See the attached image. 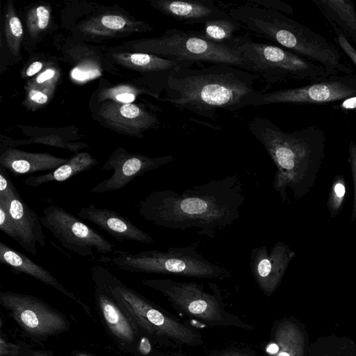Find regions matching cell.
<instances>
[{
    "instance_id": "ac0fdd59",
    "label": "cell",
    "mask_w": 356,
    "mask_h": 356,
    "mask_svg": "<svg viewBox=\"0 0 356 356\" xmlns=\"http://www.w3.org/2000/svg\"><path fill=\"white\" fill-rule=\"evenodd\" d=\"M0 263L6 265L17 274H26L58 290L77 302L88 314L91 315L90 307L72 292L65 289L49 270L1 241H0Z\"/></svg>"
},
{
    "instance_id": "ffe728a7",
    "label": "cell",
    "mask_w": 356,
    "mask_h": 356,
    "mask_svg": "<svg viewBox=\"0 0 356 356\" xmlns=\"http://www.w3.org/2000/svg\"><path fill=\"white\" fill-rule=\"evenodd\" d=\"M101 115L114 126L127 130L131 129L134 135L159 124L156 115L132 104H106L102 108Z\"/></svg>"
},
{
    "instance_id": "f35d334b",
    "label": "cell",
    "mask_w": 356,
    "mask_h": 356,
    "mask_svg": "<svg viewBox=\"0 0 356 356\" xmlns=\"http://www.w3.org/2000/svg\"><path fill=\"white\" fill-rule=\"evenodd\" d=\"M42 67V63L40 61H35L31 63L26 71L28 76H31L39 72Z\"/></svg>"
},
{
    "instance_id": "d4e9b609",
    "label": "cell",
    "mask_w": 356,
    "mask_h": 356,
    "mask_svg": "<svg viewBox=\"0 0 356 356\" xmlns=\"http://www.w3.org/2000/svg\"><path fill=\"white\" fill-rule=\"evenodd\" d=\"M348 195V182L341 175L335 176L332 180L327 208L331 218L337 217L341 212Z\"/></svg>"
},
{
    "instance_id": "83f0119b",
    "label": "cell",
    "mask_w": 356,
    "mask_h": 356,
    "mask_svg": "<svg viewBox=\"0 0 356 356\" xmlns=\"http://www.w3.org/2000/svg\"><path fill=\"white\" fill-rule=\"evenodd\" d=\"M0 229L10 238L18 242V236L8 209L7 199L0 197Z\"/></svg>"
},
{
    "instance_id": "60d3db41",
    "label": "cell",
    "mask_w": 356,
    "mask_h": 356,
    "mask_svg": "<svg viewBox=\"0 0 356 356\" xmlns=\"http://www.w3.org/2000/svg\"><path fill=\"white\" fill-rule=\"evenodd\" d=\"M72 356H95L90 353L84 352V351H79V350H75L72 353Z\"/></svg>"
},
{
    "instance_id": "30bf717a",
    "label": "cell",
    "mask_w": 356,
    "mask_h": 356,
    "mask_svg": "<svg viewBox=\"0 0 356 356\" xmlns=\"http://www.w3.org/2000/svg\"><path fill=\"white\" fill-rule=\"evenodd\" d=\"M40 220L61 245L74 254L95 259L94 249L102 254L113 252V243L60 207L47 206Z\"/></svg>"
},
{
    "instance_id": "ba28073f",
    "label": "cell",
    "mask_w": 356,
    "mask_h": 356,
    "mask_svg": "<svg viewBox=\"0 0 356 356\" xmlns=\"http://www.w3.org/2000/svg\"><path fill=\"white\" fill-rule=\"evenodd\" d=\"M141 283L163 294L175 309L208 325L251 327L225 310L220 290L216 284L212 291L209 292L202 284L195 282L142 279Z\"/></svg>"
},
{
    "instance_id": "9a60e30c",
    "label": "cell",
    "mask_w": 356,
    "mask_h": 356,
    "mask_svg": "<svg viewBox=\"0 0 356 356\" xmlns=\"http://www.w3.org/2000/svg\"><path fill=\"white\" fill-rule=\"evenodd\" d=\"M152 6L163 14L185 24L229 19L220 2L213 0H158Z\"/></svg>"
},
{
    "instance_id": "4316f807",
    "label": "cell",
    "mask_w": 356,
    "mask_h": 356,
    "mask_svg": "<svg viewBox=\"0 0 356 356\" xmlns=\"http://www.w3.org/2000/svg\"><path fill=\"white\" fill-rule=\"evenodd\" d=\"M50 19L49 9L39 6L31 9L27 16V26L30 33L35 35L47 29Z\"/></svg>"
},
{
    "instance_id": "74e56055",
    "label": "cell",
    "mask_w": 356,
    "mask_h": 356,
    "mask_svg": "<svg viewBox=\"0 0 356 356\" xmlns=\"http://www.w3.org/2000/svg\"><path fill=\"white\" fill-rule=\"evenodd\" d=\"M135 98L134 93L128 92H119L115 95V99L122 104H131Z\"/></svg>"
},
{
    "instance_id": "7c38bea8",
    "label": "cell",
    "mask_w": 356,
    "mask_h": 356,
    "mask_svg": "<svg viewBox=\"0 0 356 356\" xmlns=\"http://www.w3.org/2000/svg\"><path fill=\"white\" fill-rule=\"evenodd\" d=\"M95 285V302L98 313L111 336L128 350L139 345L142 333L113 294L95 266L90 269Z\"/></svg>"
},
{
    "instance_id": "52a82bcc",
    "label": "cell",
    "mask_w": 356,
    "mask_h": 356,
    "mask_svg": "<svg viewBox=\"0 0 356 356\" xmlns=\"http://www.w3.org/2000/svg\"><path fill=\"white\" fill-rule=\"evenodd\" d=\"M141 47L151 54L191 65L227 64L252 72L251 64L237 49L207 41L192 30L172 28L159 38L143 40Z\"/></svg>"
},
{
    "instance_id": "f546056e",
    "label": "cell",
    "mask_w": 356,
    "mask_h": 356,
    "mask_svg": "<svg viewBox=\"0 0 356 356\" xmlns=\"http://www.w3.org/2000/svg\"><path fill=\"white\" fill-rule=\"evenodd\" d=\"M348 155L353 184V201L350 220L354 222L356 220V144L352 140H350L348 144Z\"/></svg>"
},
{
    "instance_id": "cb8c5ba5",
    "label": "cell",
    "mask_w": 356,
    "mask_h": 356,
    "mask_svg": "<svg viewBox=\"0 0 356 356\" xmlns=\"http://www.w3.org/2000/svg\"><path fill=\"white\" fill-rule=\"evenodd\" d=\"M275 340L278 347L276 356H303L304 335L296 324L289 321L280 324Z\"/></svg>"
},
{
    "instance_id": "5bb4252c",
    "label": "cell",
    "mask_w": 356,
    "mask_h": 356,
    "mask_svg": "<svg viewBox=\"0 0 356 356\" xmlns=\"http://www.w3.org/2000/svg\"><path fill=\"white\" fill-rule=\"evenodd\" d=\"M296 253L285 243L278 241L268 248L255 247L250 251V268L258 287L270 296L281 284Z\"/></svg>"
},
{
    "instance_id": "484cf974",
    "label": "cell",
    "mask_w": 356,
    "mask_h": 356,
    "mask_svg": "<svg viewBox=\"0 0 356 356\" xmlns=\"http://www.w3.org/2000/svg\"><path fill=\"white\" fill-rule=\"evenodd\" d=\"M5 32L10 49L16 53L23 37V29L17 16L9 13L5 20Z\"/></svg>"
},
{
    "instance_id": "7402d4cb",
    "label": "cell",
    "mask_w": 356,
    "mask_h": 356,
    "mask_svg": "<svg viewBox=\"0 0 356 356\" xmlns=\"http://www.w3.org/2000/svg\"><path fill=\"white\" fill-rule=\"evenodd\" d=\"M97 164V161L90 153L80 152L70 158L67 163L49 172L27 177L24 184L28 186L38 187L48 182L65 181L80 172L89 170Z\"/></svg>"
},
{
    "instance_id": "e0dca14e",
    "label": "cell",
    "mask_w": 356,
    "mask_h": 356,
    "mask_svg": "<svg viewBox=\"0 0 356 356\" xmlns=\"http://www.w3.org/2000/svg\"><path fill=\"white\" fill-rule=\"evenodd\" d=\"M18 236L17 243L33 255L37 254V245L43 248L46 237L40 216L23 200L17 191L6 198Z\"/></svg>"
},
{
    "instance_id": "d590c367",
    "label": "cell",
    "mask_w": 356,
    "mask_h": 356,
    "mask_svg": "<svg viewBox=\"0 0 356 356\" xmlns=\"http://www.w3.org/2000/svg\"><path fill=\"white\" fill-rule=\"evenodd\" d=\"M56 74L57 72L54 68H47L38 75L35 83L40 87H47L56 80Z\"/></svg>"
},
{
    "instance_id": "e575fe53",
    "label": "cell",
    "mask_w": 356,
    "mask_h": 356,
    "mask_svg": "<svg viewBox=\"0 0 356 356\" xmlns=\"http://www.w3.org/2000/svg\"><path fill=\"white\" fill-rule=\"evenodd\" d=\"M29 99L38 105L46 104L49 100L48 93L44 90V87L38 88L37 86L31 88L28 92Z\"/></svg>"
},
{
    "instance_id": "9c48e42d",
    "label": "cell",
    "mask_w": 356,
    "mask_h": 356,
    "mask_svg": "<svg viewBox=\"0 0 356 356\" xmlns=\"http://www.w3.org/2000/svg\"><path fill=\"white\" fill-rule=\"evenodd\" d=\"M355 95L356 74H337L301 86L272 91L259 90L250 106H261L273 104H325L339 102Z\"/></svg>"
},
{
    "instance_id": "3957f363",
    "label": "cell",
    "mask_w": 356,
    "mask_h": 356,
    "mask_svg": "<svg viewBox=\"0 0 356 356\" xmlns=\"http://www.w3.org/2000/svg\"><path fill=\"white\" fill-rule=\"evenodd\" d=\"M248 127L276 167L273 185L282 202L287 200L288 188L296 200L307 195L316 183L325 156L324 131L311 125L286 132L262 116L248 121Z\"/></svg>"
},
{
    "instance_id": "5b68a950",
    "label": "cell",
    "mask_w": 356,
    "mask_h": 356,
    "mask_svg": "<svg viewBox=\"0 0 356 356\" xmlns=\"http://www.w3.org/2000/svg\"><path fill=\"white\" fill-rule=\"evenodd\" d=\"M234 47L251 64L252 72L268 86L309 82L328 76L321 65L273 44L236 35Z\"/></svg>"
},
{
    "instance_id": "f1b7e54d",
    "label": "cell",
    "mask_w": 356,
    "mask_h": 356,
    "mask_svg": "<svg viewBox=\"0 0 356 356\" xmlns=\"http://www.w3.org/2000/svg\"><path fill=\"white\" fill-rule=\"evenodd\" d=\"M335 33L334 41L341 51L346 55L356 67V48L346 36L333 24H330Z\"/></svg>"
},
{
    "instance_id": "1f68e13d",
    "label": "cell",
    "mask_w": 356,
    "mask_h": 356,
    "mask_svg": "<svg viewBox=\"0 0 356 356\" xmlns=\"http://www.w3.org/2000/svg\"><path fill=\"white\" fill-rule=\"evenodd\" d=\"M17 191L10 179L7 170L0 166V197L8 198Z\"/></svg>"
},
{
    "instance_id": "8992f818",
    "label": "cell",
    "mask_w": 356,
    "mask_h": 356,
    "mask_svg": "<svg viewBox=\"0 0 356 356\" xmlns=\"http://www.w3.org/2000/svg\"><path fill=\"white\" fill-rule=\"evenodd\" d=\"M95 267L142 333L154 339L166 338L181 345L197 346L202 343L198 332L159 309L106 268L99 265Z\"/></svg>"
},
{
    "instance_id": "d6986e66",
    "label": "cell",
    "mask_w": 356,
    "mask_h": 356,
    "mask_svg": "<svg viewBox=\"0 0 356 356\" xmlns=\"http://www.w3.org/2000/svg\"><path fill=\"white\" fill-rule=\"evenodd\" d=\"M69 160L49 153H31L8 148L0 155V166L13 176H19L37 172H51L67 163Z\"/></svg>"
},
{
    "instance_id": "8d00e7d4",
    "label": "cell",
    "mask_w": 356,
    "mask_h": 356,
    "mask_svg": "<svg viewBox=\"0 0 356 356\" xmlns=\"http://www.w3.org/2000/svg\"><path fill=\"white\" fill-rule=\"evenodd\" d=\"M97 74H99L98 70L94 68H87V66L76 67L72 72V77L79 81L93 78Z\"/></svg>"
},
{
    "instance_id": "44dd1931",
    "label": "cell",
    "mask_w": 356,
    "mask_h": 356,
    "mask_svg": "<svg viewBox=\"0 0 356 356\" xmlns=\"http://www.w3.org/2000/svg\"><path fill=\"white\" fill-rule=\"evenodd\" d=\"M329 24L336 26L356 44V10L350 0H312Z\"/></svg>"
},
{
    "instance_id": "ab89813d",
    "label": "cell",
    "mask_w": 356,
    "mask_h": 356,
    "mask_svg": "<svg viewBox=\"0 0 356 356\" xmlns=\"http://www.w3.org/2000/svg\"><path fill=\"white\" fill-rule=\"evenodd\" d=\"M32 354L33 356H51L49 353L44 350H35Z\"/></svg>"
},
{
    "instance_id": "4fadbf2b",
    "label": "cell",
    "mask_w": 356,
    "mask_h": 356,
    "mask_svg": "<svg viewBox=\"0 0 356 356\" xmlns=\"http://www.w3.org/2000/svg\"><path fill=\"white\" fill-rule=\"evenodd\" d=\"M175 159L172 155L152 158L143 154H129L119 148L104 163L102 170H112L113 175L90 189L94 193L118 191L127 186L136 177L159 168Z\"/></svg>"
},
{
    "instance_id": "836d02e7",
    "label": "cell",
    "mask_w": 356,
    "mask_h": 356,
    "mask_svg": "<svg viewBox=\"0 0 356 356\" xmlns=\"http://www.w3.org/2000/svg\"><path fill=\"white\" fill-rule=\"evenodd\" d=\"M333 110L341 111L346 114L356 115V95L343 99L332 106Z\"/></svg>"
},
{
    "instance_id": "8fae6325",
    "label": "cell",
    "mask_w": 356,
    "mask_h": 356,
    "mask_svg": "<svg viewBox=\"0 0 356 356\" xmlns=\"http://www.w3.org/2000/svg\"><path fill=\"white\" fill-rule=\"evenodd\" d=\"M0 303L27 334L46 338L69 330L67 318L44 301L29 294L1 291Z\"/></svg>"
},
{
    "instance_id": "4dcf8cb0",
    "label": "cell",
    "mask_w": 356,
    "mask_h": 356,
    "mask_svg": "<svg viewBox=\"0 0 356 356\" xmlns=\"http://www.w3.org/2000/svg\"><path fill=\"white\" fill-rule=\"evenodd\" d=\"M252 3L261 7L284 13L288 15L293 14V9L291 6L279 0H248Z\"/></svg>"
},
{
    "instance_id": "277c9868",
    "label": "cell",
    "mask_w": 356,
    "mask_h": 356,
    "mask_svg": "<svg viewBox=\"0 0 356 356\" xmlns=\"http://www.w3.org/2000/svg\"><path fill=\"white\" fill-rule=\"evenodd\" d=\"M197 243L170 247L165 252L152 250L133 253L115 250L98 261L129 273H156L224 280L231 277L225 266L213 263L200 254Z\"/></svg>"
},
{
    "instance_id": "2e32d148",
    "label": "cell",
    "mask_w": 356,
    "mask_h": 356,
    "mask_svg": "<svg viewBox=\"0 0 356 356\" xmlns=\"http://www.w3.org/2000/svg\"><path fill=\"white\" fill-rule=\"evenodd\" d=\"M77 216L98 226L120 242L132 241L146 244L154 243L151 236L136 227L127 218L109 209L90 204L81 207Z\"/></svg>"
},
{
    "instance_id": "7a4b0ae2",
    "label": "cell",
    "mask_w": 356,
    "mask_h": 356,
    "mask_svg": "<svg viewBox=\"0 0 356 356\" xmlns=\"http://www.w3.org/2000/svg\"><path fill=\"white\" fill-rule=\"evenodd\" d=\"M254 73L227 64L180 67L168 76L161 100L181 111L216 120L218 110L236 113L251 105L259 90Z\"/></svg>"
},
{
    "instance_id": "6da1fadb",
    "label": "cell",
    "mask_w": 356,
    "mask_h": 356,
    "mask_svg": "<svg viewBox=\"0 0 356 356\" xmlns=\"http://www.w3.org/2000/svg\"><path fill=\"white\" fill-rule=\"evenodd\" d=\"M245 200L237 175L209 181L181 193L163 189L149 193L138 203V214L158 226L182 231L194 228L213 238L240 217Z\"/></svg>"
},
{
    "instance_id": "603a6c76",
    "label": "cell",
    "mask_w": 356,
    "mask_h": 356,
    "mask_svg": "<svg viewBox=\"0 0 356 356\" xmlns=\"http://www.w3.org/2000/svg\"><path fill=\"white\" fill-rule=\"evenodd\" d=\"M243 29L242 25L233 18L209 21L204 28L196 31L197 35L211 42L234 47L235 33ZM235 49V48H234Z\"/></svg>"
},
{
    "instance_id": "d6a6232c",
    "label": "cell",
    "mask_w": 356,
    "mask_h": 356,
    "mask_svg": "<svg viewBox=\"0 0 356 356\" xmlns=\"http://www.w3.org/2000/svg\"><path fill=\"white\" fill-rule=\"evenodd\" d=\"M102 25L110 30L118 31L122 29L127 24L125 19L115 15H106L101 18Z\"/></svg>"
}]
</instances>
